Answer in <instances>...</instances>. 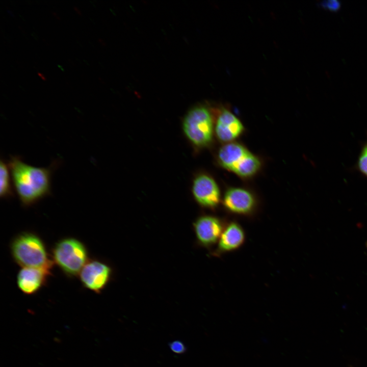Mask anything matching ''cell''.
Returning <instances> with one entry per match:
<instances>
[{"mask_svg": "<svg viewBox=\"0 0 367 367\" xmlns=\"http://www.w3.org/2000/svg\"><path fill=\"white\" fill-rule=\"evenodd\" d=\"M357 166L358 170L367 178V140L361 148Z\"/></svg>", "mask_w": 367, "mask_h": 367, "instance_id": "cell-14", "label": "cell"}, {"mask_svg": "<svg viewBox=\"0 0 367 367\" xmlns=\"http://www.w3.org/2000/svg\"><path fill=\"white\" fill-rule=\"evenodd\" d=\"M51 271L48 269L23 267L17 275V286L25 294H36L45 285Z\"/></svg>", "mask_w": 367, "mask_h": 367, "instance_id": "cell-8", "label": "cell"}, {"mask_svg": "<svg viewBox=\"0 0 367 367\" xmlns=\"http://www.w3.org/2000/svg\"><path fill=\"white\" fill-rule=\"evenodd\" d=\"M215 131L220 141L227 143L239 137L244 132V127L232 113L224 109L217 117Z\"/></svg>", "mask_w": 367, "mask_h": 367, "instance_id": "cell-10", "label": "cell"}, {"mask_svg": "<svg viewBox=\"0 0 367 367\" xmlns=\"http://www.w3.org/2000/svg\"><path fill=\"white\" fill-rule=\"evenodd\" d=\"M223 204L228 212L238 215H247L256 207V200L248 190L242 188H230L224 194Z\"/></svg>", "mask_w": 367, "mask_h": 367, "instance_id": "cell-7", "label": "cell"}, {"mask_svg": "<svg viewBox=\"0 0 367 367\" xmlns=\"http://www.w3.org/2000/svg\"><path fill=\"white\" fill-rule=\"evenodd\" d=\"M192 192L201 206L210 208L217 207L220 201V192L215 180L209 175L202 174L193 181Z\"/></svg>", "mask_w": 367, "mask_h": 367, "instance_id": "cell-6", "label": "cell"}, {"mask_svg": "<svg viewBox=\"0 0 367 367\" xmlns=\"http://www.w3.org/2000/svg\"><path fill=\"white\" fill-rule=\"evenodd\" d=\"M250 153L241 144L229 142L220 148L218 153V161L222 167L234 173Z\"/></svg>", "mask_w": 367, "mask_h": 367, "instance_id": "cell-11", "label": "cell"}, {"mask_svg": "<svg viewBox=\"0 0 367 367\" xmlns=\"http://www.w3.org/2000/svg\"><path fill=\"white\" fill-rule=\"evenodd\" d=\"M38 74L41 77V78L43 80H46L45 77L40 73H38Z\"/></svg>", "mask_w": 367, "mask_h": 367, "instance_id": "cell-17", "label": "cell"}, {"mask_svg": "<svg viewBox=\"0 0 367 367\" xmlns=\"http://www.w3.org/2000/svg\"><path fill=\"white\" fill-rule=\"evenodd\" d=\"M245 234L237 222H230L225 226L218 241L217 253L221 254L239 248L244 243Z\"/></svg>", "mask_w": 367, "mask_h": 367, "instance_id": "cell-12", "label": "cell"}, {"mask_svg": "<svg viewBox=\"0 0 367 367\" xmlns=\"http://www.w3.org/2000/svg\"><path fill=\"white\" fill-rule=\"evenodd\" d=\"M12 181L8 163L2 159L0 161V197L8 199L14 196Z\"/></svg>", "mask_w": 367, "mask_h": 367, "instance_id": "cell-13", "label": "cell"}, {"mask_svg": "<svg viewBox=\"0 0 367 367\" xmlns=\"http://www.w3.org/2000/svg\"><path fill=\"white\" fill-rule=\"evenodd\" d=\"M58 164L54 162L47 168L37 167L26 164L19 156H10L8 165L22 206H30L51 194V176Z\"/></svg>", "mask_w": 367, "mask_h": 367, "instance_id": "cell-1", "label": "cell"}, {"mask_svg": "<svg viewBox=\"0 0 367 367\" xmlns=\"http://www.w3.org/2000/svg\"><path fill=\"white\" fill-rule=\"evenodd\" d=\"M225 226L219 218L207 215L196 220L194 228L199 242L204 246H210L218 242Z\"/></svg>", "mask_w": 367, "mask_h": 367, "instance_id": "cell-9", "label": "cell"}, {"mask_svg": "<svg viewBox=\"0 0 367 367\" xmlns=\"http://www.w3.org/2000/svg\"><path fill=\"white\" fill-rule=\"evenodd\" d=\"M10 251L14 260L22 268L53 269L54 263L49 258L44 243L34 233L17 234L10 244Z\"/></svg>", "mask_w": 367, "mask_h": 367, "instance_id": "cell-2", "label": "cell"}, {"mask_svg": "<svg viewBox=\"0 0 367 367\" xmlns=\"http://www.w3.org/2000/svg\"><path fill=\"white\" fill-rule=\"evenodd\" d=\"M74 9H75V10L77 12H78V13L80 14H81V13H80V12L78 11V9H77V8H76V7H75Z\"/></svg>", "mask_w": 367, "mask_h": 367, "instance_id": "cell-18", "label": "cell"}, {"mask_svg": "<svg viewBox=\"0 0 367 367\" xmlns=\"http://www.w3.org/2000/svg\"><path fill=\"white\" fill-rule=\"evenodd\" d=\"M111 268L97 259H90L84 266L79 276L83 286L96 293H100L110 280Z\"/></svg>", "mask_w": 367, "mask_h": 367, "instance_id": "cell-5", "label": "cell"}, {"mask_svg": "<svg viewBox=\"0 0 367 367\" xmlns=\"http://www.w3.org/2000/svg\"><path fill=\"white\" fill-rule=\"evenodd\" d=\"M171 350L174 353L178 354L184 353L186 351V347L180 341L175 340L169 344Z\"/></svg>", "mask_w": 367, "mask_h": 367, "instance_id": "cell-15", "label": "cell"}, {"mask_svg": "<svg viewBox=\"0 0 367 367\" xmlns=\"http://www.w3.org/2000/svg\"><path fill=\"white\" fill-rule=\"evenodd\" d=\"M53 261L69 277H76L89 261L86 246L74 238H65L58 241L51 251Z\"/></svg>", "mask_w": 367, "mask_h": 367, "instance_id": "cell-3", "label": "cell"}, {"mask_svg": "<svg viewBox=\"0 0 367 367\" xmlns=\"http://www.w3.org/2000/svg\"><path fill=\"white\" fill-rule=\"evenodd\" d=\"M321 5L322 8L332 11H337L340 7V2L334 0L323 1Z\"/></svg>", "mask_w": 367, "mask_h": 367, "instance_id": "cell-16", "label": "cell"}, {"mask_svg": "<svg viewBox=\"0 0 367 367\" xmlns=\"http://www.w3.org/2000/svg\"><path fill=\"white\" fill-rule=\"evenodd\" d=\"M184 133L198 147H204L213 140L214 126L212 116L207 109L197 107L189 111L183 122Z\"/></svg>", "mask_w": 367, "mask_h": 367, "instance_id": "cell-4", "label": "cell"}]
</instances>
